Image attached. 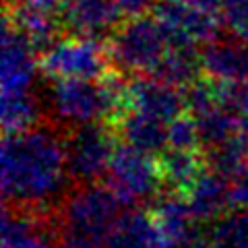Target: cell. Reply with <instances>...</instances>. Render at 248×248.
Listing matches in <instances>:
<instances>
[{"mask_svg":"<svg viewBox=\"0 0 248 248\" xmlns=\"http://www.w3.org/2000/svg\"><path fill=\"white\" fill-rule=\"evenodd\" d=\"M151 217L164 248H197L205 240L199 236V221L180 192L159 195Z\"/></svg>","mask_w":248,"mask_h":248,"instance_id":"12","label":"cell"},{"mask_svg":"<svg viewBox=\"0 0 248 248\" xmlns=\"http://www.w3.org/2000/svg\"><path fill=\"white\" fill-rule=\"evenodd\" d=\"M124 87L114 77L104 79L54 81L48 93V108L54 122L64 128L104 124L122 110Z\"/></svg>","mask_w":248,"mask_h":248,"instance_id":"3","label":"cell"},{"mask_svg":"<svg viewBox=\"0 0 248 248\" xmlns=\"http://www.w3.org/2000/svg\"><path fill=\"white\" fill-rule=\"evenodd\" d=\"M207 248H248V209H234L211 221L205 234Z\"/></svg>","mask_w":248,"mask_h":248,"instance_id":"22","label":"cell"},{"mask_svg":"<svg viewBox=\"0 0 248 248\" xmlns=\"http://www.w3.org/2000/svg\"><path fill=\"white\" fill-rule=\"evenodd\" d=\"M219 15L230 35L248 42V0H221Z\"/></svg>","mask_w":248,"mask_h":248,"instance_id":"25","label":"cell"},{"mask_svg":"<svg viewBox=\"0 0 248 248\" xmlns=\"http://www.w3.org/2000/svg\"><path fill=\"white\" fill-rule=\"evenodd\" d=\"M223 97H226L228 106L238 114V118H246L248 116V79L240 81L236 85H228L221 87Z\"/></svg>","mask_w":248,"mask_h":248,"instance_id":"26","label":"cell"},{"mask_svg":"<svg viewBox=\"0 0 248 248\" xmlns=\"http://www.w3.org/2000/svg\"><path fill=\"white\" fill-rule=\"evenodd\" d=\"M201 68V54H197V48H186V46H172L166 54L164 62L155 71L157 79L166 81L174 87L188 89L192 83L199 81Z\"/></svg>","mask_w":248,"mask_h":248,"instance_id":"20","label":"cell"},{"mask_svg":"<svg viewBox=\"0 0 248 248\" xmlns=\"http://www.w3.org/2000/svg\"><path fill=\"white\" fill-rule=\"evenodd\" d=\"M64 137L48 124L9 133L0 149V182L6 205L48 211L60 205L68 186Z\"/></svg>","mask_w":248,"mask_h":248,"instance_id":"1","label":"cell"},{"mask_svg":"<svg viewBox=\"0 0 248 248\" xmlns=\"http://www.w3.org/2000/svg\"><path fill=\"white\" fill-rule=\"evenodd\" d=\"M180 2L205 6V9H215V11H219V6H221V0H180Z\"/></svg>","mask_w":248,"mask_h":248,"instance_id":"29","label":"cell"},{"mask_svg":"<svg viewBox=\"0 0 248 248\" xmlns=\"http://www.w3.org/2000/svg\"><path fill=\"white\" fill-rule=\"evenodd\" d=\"M2 248H58L54 223L44 211L6 205L2 213Z\"/></svg>","mask_w":248,"mask_h":248,"instance_id":"13","label":"cell"},{"mask_svg":"<svg viewBox=\"0 0 248 248\" xmlns=\"http://www.w3.org/2000/svg\"><path fill=\"white\" fill-rule=\"evenodd\" d=\"M122 108L151 114L170 124L178 116H182L186 95L184 89L174 87L157 77H135V81L126 83L124 87Z\"/></svg>","mask_w":248,"mask_h":248,"instance_id":"11","label":"cell"},{"mask_svg":"<svg viewBox=\"0 0 248 248\" xmlns=\"http://www.w3.org/2000/svg\"><path fill=\"white\" fill-rule=\"evenodd\" d=\"M170 48L172 42L155 15L128 17L114 29L108 44L112 64L128 77L155 75Z\"/></svg>","mask_w":248,"mask_h":248,"instance_id":"4","label":"cell"},{"mask_svg":"<svg viewBox=\"0 0 248 248\" xmlns=\"http://www.w3.org/2000/svg\"><path fill=\"white\" fill-rule=\"evenodd\" d=\"M104 248H164L153 217L141 209H126L114 226Z\"/></svg>","mask_w":248,"mask_h":248,"instance_id":"18","label":"cell"},{"mask_svg":"<svg viewBox=\"0 0 248 248\" xmlns=\"http://www.w3.org/2000/svg\"><path fill=\"white\" fill-rule=\"evenodd\" d=\"M161 176L164 184L172 192L184 195L190 188V184L205 172V157H201L199 151H182V149H166L159 157Z\"/></svg>","mask_w":248,"mask_h":248,"instance_id":"19","label":"cell"},{"mask_svg":"<svg viewBox=\"0 0 248 248\" xmlns=\"http://www.w3.org/2000/svg\"><path fill=\"white\" fill-rule=\"evenodd\" d=\"M168 122L130 108H122L116 116V133L122 137V141L149 155L168 149Z\"/></svg>","mask_w":248,"mask_h":248,"instance_id":"16","label":"cell"},{"mask_svg":"<svg viewBox=\"0 0 248 248\" xmlns=\"http://www.w3.org/2000/svg\"><path fill=\"white\" fill-rule=\"evenodd\" d=\"M106 180L124 207H141L143 203L159 199L164 186L159 161L126 143L116 149Z\"/></svg>","mask_w":248,"mask_h":248,"instance_id":"6","label":"cell"},{"mask_svg":"<svg viewBox=\"0 0 248 248\" xmlns=\"http://www.w3.org/2000/svg\"><path fill=\"white\" fill-rule=\"evenodd\" d=\"M35 46L4 19L2 54H0V97H17L35 93L37 73L42 71L35 58Z\"/></svg>","mask_w":248,"mask_h":248,"instance_id":"9","label":"cell"},{"mask_svg":"<svg viewBox=\"0 0 248 248\" xmlns=\"http://www.w3.org/2000/svg\"><path fill=\"white\" fill-rule=\"evenodd\" d=\"M238 137L242 139L244 147L248 149V116H246V118H240V126H238Z\"/></svg>","mask_w":248,"mask_h":248,"instance_id":"30","label":"cell"},{"mask_svg":"<svg viewBox=\"0 0 248 248\" xmlns=\"http://www.w3.org/2000/svg\"><path fill=\"white\" fill-rule=\"evenodd\" d=\"M182 197L197 221H215L223 213H228V207H234L230 180L209 168H205V172L190 184V188Z\"/></svg>","mask_w":248,"mask_h":248,"instance_id":"17","label":"cell"},{"mask_svg":"<svg viewBox=\"0 0 248 248\" xmlns=\"http://www.w3.org/2000/svg\"><path fill=\"white\" fill-rule=\"evenodd\" d=\"M110 52L99 37L71 33L58 37L42 50L40 66L52 81L66 79H104L110 68Z\"/></svg>","mask_w":248,"mask_h":248,"instance_id":"5","label":"cell"},{"mask_svg":"<svg viewBox=\"0 0 248 248\" xmlns=\"http://www.w3.org/2000/svg\"><path fill=\"white\" fill-rule=\"evenodd\" d=\"M124 13L116 0H64V23L73 33L99 37L114 33Z\"/></svg>","mask_w":248,"mask_h":248,"instance_id":"15","label":"cell"},{"mask_svg":"<svg viewBox=\"0 0 248 248\" xmlns=\"http://www.w3.org/2000/svg\"><path fill=\"white\" fill-rule=\"evenodd\" d=\"M122 207L110 186L79 184L68 190L54 217L58 248H104L124 213Z\"/></svg>","mask_w":248,"mask_h":248,"instance_id":"2","label":"cell"},{"mask_svg":"<svg viewBox=\"0 0 248 248\" xmlns=\"http://www.w3.org/2000/svg\"><path fill=\"white\" fill-rule=\"evenodd\" d=\"M6 21L40 50L60 37L64 23V0H11Z\"/></svg>","mask_w":248,"mask_h":248,"instance_id":"10","label":"cell"},{"mask_svg":"<svg viewBox=\"0 0 248 248\" xmlns=\"http://www.w3.org/2000/svg\"><path fill=\"white\" fill-rule=\"evenodd\" d=\"M197 147L201 145V135L197 128V122L192 116H178L176 120L170 122L168 126V149H182V151H199Z\"/></svg>","mask_w":248,"mask_h":248,"instance_id":"24","label":"cell"},{"mask_svg":"<svg viewBox=\"0 0 248 248\" xmlns=\"http://www.w3.org/2000/svg\"><path fill=\"white\" fill-rule=\"evenodd\" d=\"M228 180L232 190V205L238 209H248V164L240 168L236 174H232Z\"/></svg>","mask_w":248,"mask_h":248,"instance_id":"27","label":"cell"},{"mask_svg":"<svg viewBox=\"0 0 248 248\" xmlns=\"http://www.w3.org/2000/svg\"><path fill=\"white\" fill-rule=\"evenodd\" d=\"M155 17L166 29L172 46L197 48L219 37L223 27L221 15L215 9L180 2V0H159L155 6Z\"/></svg>","mask_w":248,"mask_h":248,"instance_id":"8","label":"cell"},{"mask_svg":"<svg viewBox=\"0 0 248 248\" xmlns=\"http://www.w3.org/2000/svg\"><path fill=\"white\" fill-rule=\"evenodd\" d=\"M205 164L209 170L230 178L242 166L248 164V149L244 147L242 139L236 135L226 143H219L215 147L205 149Z\"/></svg>","mask_w":248,"mask_h":248,"instance_id":"23","label":"cell"},{"mask_svg":"<svg viewBox=\"0 0 248 248\" xmlns=\"http://www.w3.org/2000/svg\"><path fill=\"white\" fill-rule=\"evenodd\" d=\"M66 168L77 184H97L108 176L116 153V139L108 124H87L64 135Z\"/></svg>","mask_w":248,"mask_h":248,"instance_id":"7","label":"cell"},{"mask_svg":"<svg viewBox=\"0 0 248 248\" xmlns=\"http://www.w3.org/2000/svg\"><path fill=\"white\" fill-rule=\"evenodd\" d=\"M0 118H2L4 135L9 133H23L40 124L44 104L37 97V93L17 97H0Z\"/></svg>","mask_w":248,"mask_h":248,"instance_id":"21","label":"cell"},{"mask_svg":"<svg viewBox=\"0 0 248 248\" xmlns=\"http://www.w3.org/2000/svg\"><path fill=\"white\" fill-rule=\"evenodd\" d=\"M201 68L209 81L221 87L248 79V42L238 37H215L201 50Z\"/></svg>","mask_w":248,"mask_h":248,"instance_id":"14","label":"cell"},{"mask_svg":"<svg viewBox=\"0 0 248 248\" xmlns=\"http://www.w3.org/2000/svg\"><path fill=\"white\" fill-rule=\"evenodd\" d=\"M197 248H207V246H205V240H203V242H201V244H199Z\"/></svg>","mask_w":248,"mask_h":248,"instance_id":"31","label":"cell"},{"mask_svg":"<svg viewBox=\"0 0 248 248\" xmlns=\"http://www.w3.org/2000/svg\"><path fill=\"white\" fill-rule=\"evenodd\" d=\"M124 13V17H139V15H147L149 9H155L159 0H116Z\"/></svg>","mask_w":248,"mask_h":248,"instance_id":"28","label":"cell"}]
</instances>
